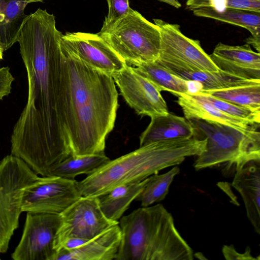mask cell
Here are the masks:
<instances>
[{
	"instance_id": "ba28073f",
	"label": "cell",
	"mask_w": 260,
	"mask_h": 260,
	"mask_svg": "<svg viewBox=\"0 0 260 260\" xmlns=\"http://www.w3.org/2000/svg\"><path fill=\"white\" fill-rule=\"evenodd\" d=\"M60 215L61 222L53 243L56 253L69 238L90 240L119 223L118 221L111 220L104 215L97 197L81 196Z\"/></svg>"
},
{
	"instance_id": "6da1fadb",
	"label": "cell",
	"mask_w": 260,
	"mask_h": 260,
	"mask_svg": "<svg viewBox=\"0 0 260 260\" xmlns=\"http://www.w3.org/2000/svg\"><path fill=\"white\" fill-rule=\"evenodd\" d=\"M55 18L39 8L24 19L17 39L28 81L27 101L11 135V154L37 175L71 155L65 125L60 41Z\"/></svg>"
},
{
	"instance_id": "ffe728a7",
	"label": "cell",
	"mask_w": 260,
	"mask_h": 260,
	"mask_svg": "<svg viewBox=\"0 0 260 260\" xmlns=\"http://www.w3.org/2000/svg\"><path fill=\"white\" fill-rule=\"evenodd\" d=\"M44 0H0V47L4 52L17 39L20 28L27 17L24 10L28 4Z\"/></svg>"
},
{
	"instance_id": "7a4b0ae2",
	"label": "cell",
	"mask_w": 260,
	"mask_h": 260,
	"mask_svg": "<svg viewBox=\"0 0 260 260\" xmlns=\"http://www.w3.org/2000/svg\"><path fill=\"white\" fill-rule=\"evenodd\" d=\"M61 50L64 121L71 155L105 153L118 107L114 80Z\"/></svg>"
},
{
	"instance_id": "e575fe53",
	"label": "cell",
	"mask_w": 260,
	"mask_h": 260,
	"mask_svg": "<svg viewBox=\"0 0 260 260\" xmlns=\"http://www.w3.org/2000/svg\"><path fill=\"white\" fill-rule=\"evenodd\" d=\"M3 52L4 51L0 47V60H2L3 58Z\"/></svg>"
},
{
	"instance_id": "d6a6232c",
	"label": "cell",
	"mask_w": 260,
	"mask_h": 260,
	"mask_svg": "<svg viewBox=\"0 0 260 260\" xmlns=\"http://www.w3.org/2000/svg\"><path fill=\"white\" fill-rule=\"evenodd\" d=\"M245 42L246 44L252 45L255 49L257 52L259 53L260 51V35L252 36L247 38Z\"/></svg>"
},
{
	"instance_id": "f546056e",
	"label": "cell",
	"mask_w": 260,
	"mask_h": 260,
	"mask_svg": "<svg viewBox=\"0 0 260 260\" xmlns=\"http://www.w3.org/2000/svg\"><path fill=\"white\" fill-rule=\"evenodd\" d=\"M14 80V78L10 72L9 67L0 68V100L11 93Z\"/></svg>"
},
{
	"instance_id": "ac0fdd59",
	"label": "cell",
	"mask_w": 260,
	"mask_h": 260,
	"mask_svg": "<svg viewBox=\"0 0 260 260\" xmlns=\"http://www.w3.org/2000/svg\"><path fill=\"white\" fill-rule=\"evenodd\" d=\"M118 224L108 229L81 247L74 250L61 249L54 260H113L120 245Z\"/></svg>"
},
{
	"instance_id": "277c9868",
	"label": "cell",
	"mask_w": 260,
	"mask_h": 260,
	"mask_svg": "<svg viewBox=\"0 0 260 260\" xmlns=\"http://www.w3.org/2000/svg\"><path fill=\"white\" fill-rule=\"evenodd\" d=\"M121 240L115 260H192L193 250L160 204L139 208L118 223Z\"/></svg>"
},
{
	"instance_id": "d590c367",
	"label": "cell",
	"mask_w": 260,
	"mask_h": 260,
	"mask_svg": "<svg viewBox=\"0 0 260 260\" xmlns=\"http://www.w3.org/2000/svg\"><path fill=\"white\" fill-rule=\"evenodd\" d=\"M175 1H178V0H175Z\"/></svg>"
},
{
	"instance_id": "9a60e30c",
	"label": "cell",
	"mask_w": 260,
	"mask_h": 260,
	"mask_svg": "<svg viewBox=\"0 0 260 260\" xmlns=\"http://www.w3.org/2000/svg\"><path fill=\"white\" fill-rule=\"evenodd\" d=\"M156 60L181 78L199 84L200 92L260 83V80L246 79L220 70L217 72H208L182 63L160 58Z\"/></svg>"
},
{
	"instance_id": "3957f363",
	"label": "cell",
	"mask_w": 260,
	"mask_h": 260,
	"mask_svg": "<svg viewBox=\"0 0 260 260\" xmlns=\"http://www.w3.org/2000/svg\"><path fill=\"white\" fill-rule=\"evenodd\" d=\"M206 139L192 137L158 141L139 148L107 163L77 182L83 197H98L116 187L142 181L167 168L181 164L186 157L205 151Z\"/></svg>"
},
{
	"instance_id": "e0dca14e",
	"label": "cell",
	"mask_w": 260,
	"mask_h": 260,
	"mask_svg": "<svg viewBox=\"0 0 260 260\" xmlns=\"http://www.w3.org/2000/svg\"><path fill=\"white\" fill-rule=\"evenodd\" d=\"M176 101L187 120L197 119L230 126L243 133L248 134L259 128V124H251L243 119L228 115L205 101L197 99L189 93H178Z\"/></svg>"
},
{
	"instance_id": "8fae6325",
	"label": "cell",
	"mask_w": 260,
	"mask_h": 260,
	"mask_svg": "<svg viewBox=\"0 0 260 260\" xmlns=\"http://www.w3.org/2000/svg\"><path fill=\"white\" fill-rule=\"evenodd\" d=\"M60 46L72 56L111 76L127 64L98 33L67 32L61 37Z\"/></svg>"
},
{
	"instance_id": "5bb4252c",
	"label": "cell",
	"mask_w": 260,
	"mask_h": 260,
	"mask_svg": "<svg viewBox=\"0 0 260 260\" xmlns=\"http://www.w3.org/2000/svg\"><path fill=\"white\" fill-rule=\"evenodd\" d=\"M209 56L222 71L251 80H260V54L245 44L231 46L219 43Z\"/></svg>"
},
{
	"instance_id": "f1b7e54d",
	"label": "cell",
	"mask_w": 260,
	"mask_h": 260,
	"mask_svg": "<svg viewBox=\"0 0 260 260\" xmlns=\"http://www.w3.org/2000/svg\"><path fill=\"white\" fill-rule=\"evenodd\" d=\"M108 5V13L103 22L101 30L112 26L119 20L124 17L131 9L129 0H107Z\"/></svg>"
},
{
	"instance_id": "44dd1931",
	"label": "cell",
	"mask_w": 260,
	"mask_h": 260,
	"mask_svg": "<svg viewBox=\"0 0 260 260\" xmlns=\"http://www.w3.org/2000/svg\"><path fill=\"white\" fill-rule=\"evenodd\" d=\"M148 178L140 182L118 186L109 192L97 197L104 215L111 220L118 221L141 193Z\"/></svg>"
},
{
	"instance_id": "1f68e13d",
	"label": "cell",
	"mask_w": 260,
	"mask_h": 260,
	"mask_svg": "<svg viewBox=\"0 0 260 260\" xmlns=\"http://www.w3.org/2000/svg\"><path fill=\"white\" fill-rule=\"evenodd\" d=\"M89 240H90L79 237H70L68 238L63 243L60 250H71L76 249L81 247Z\"/></svg>"
},
{
	"instance_id": "9c48e42d",
	"label": "cell",
	"mask_w": 260,
	"mask_h": 260,
	"mask_svg": "<svg viewBox=\"0 0 260 260\" xmlns=\"http://www.w3.org/2000/svg\"><path fill=\"white\" fill-rule=\"evenodd\" d=\"M77 182L57 176L39 177L24 189L22 211L60 214L81 197Z\"/></svg>"
},
{
	"instance_id": "d6986e66",
	"label": "cell",
	"mask_w": 260,
	"mask_h": 260,
	"mask_svg": "<svg viewBox=\"0 0 260 260\" xmlns=\"http://www.w3.org/2000/svg\"><path fill=\"white\" fill-rule=\"evenodd\" d=\"M140 137V146L149 143L194 137L195 130L188 120L169 112L150 117Z\"/></svg>"
},
{
	"instance_id": "7c38bea8",
	"label": "cell",
	"mask_w": 260,
	"mask_h": 260,
	"mask_svg": "<svg viewBox=\"0 0 260 260\" xmlns=\"http://www.w3.org/2000/svg\"><path fill=\"white\" fill-rule=\"evenodd\" d=\"M111 76L123 98L138 115L151 117L169 112L161 91L134 67L126 64Z\"/></svg>"
},
{
	"instance_id": "d4e9b609",
	"label": "cell",
	"mask_w": 260,
	"mask_h": 260,
	"mask_svg": "<svg viewBox=\"0 0 260 260\" xmlns=\"http://www.w3.org/2000/svg\"><path fill=\"white\" fill-rule=\"evenodd\" d=\"M201 92L260 112V83Z\"/></svg>"
},
{
	"instance_id": "2e32d148",
	"label": "cell",
	"mask_w": 260,
	"mask_h": 260,
	"mask_svg": "<svg viewBox=\"0 0 260 260\" xmlns=\"http://www.w3.org/2000/svg\"><path fill=\"white\" fill-rule=\"evenodd\" d=\"M232 185L241 194L247 217L260 234V160L249 161L236 171Z\"/></svg>"
},
{
	"instance_id": "4316f807",
	"label": "cell",
	"mask_w": 260,
	"mask_h": 260,
	"mask_svg": "<svg viewBox=\"0 0 260 260\" xmlns=\"http://www.w3.org/2000/svg\"><path fill=\"white\" fill-rule=\"evenodd\" d=\"M189 94L194 98L207 102L216 108L232 116L247 121L251 124L260 123V112L232 104L207 93L197 92Z\"/></svg>"
},
{
	"instance_id": "cb8c5ba5",
	"label": "cell",
	"mask_w": 260,
	"mask_h": 260,
	"mask_svg": "<svg viewBox=\"0 0 260 260\" xmlns=\"http://www.w3.org/2000/svg\"><path fill=\"white\" fill-rule=\"evenodd\" d=\"M192 12L196 16L237 25L248 30L252 36L260 35V12L235 8L218 10L211 8L197 9Z\"/></svg>"
},
{
	"instance_id": "52a82bcc",
	"label": "cell",
	"mask_w": 260,
	"mask_h": 260,
	"mask_svg": "<svg viewBox=\"0 0 260 260\" xmlns=\"http://www.w3.org/2000/svg\"><path fill=\"white\" fill-rule=\"evenodd\" d=\"M39 177L24 161L12 154L0 161V254L7 251L18 227L24 190Z\"/></svg>"
},
{
	"instance_id": "836d02e7",
	"label": "cell",
	"mask_w": 260,
	"mask_h": 260,
	"mask_svg": "<svg viewBox=\"0 0 260 260\" xmlns=\"http://www.w3.org/2000/svg\"><path fill=\"white\" fill-rule=\"evenodd\" d=\"M159 1L165 3L169 4L176 8H179L181 5V4L175 0H158Z\"/></svg>"
},
{
	"instance_id": "484cf974",
	"label": "cell",
	"mask_w": 260,
	"mask_h": 260,
	"mask_svg": "<svg viewBox=\"0 0 260 260\" xmlns=\"http://www.w3.org/2000/svg\"><path fill=\"white\" fill-rule=\"evenodd\" d=\"M179 172L180 169L175 166L165 173H156L149 176L144 188L135 200L140 202L141 207L149 206L164 200L174 177Z\"/></svg>"
},
{
	"instance_id": "8d00e7d4",
	"label": "cell",
	"mask_w": 260,
	"mask_h": 260,
	"mask_svg": "<svg viewBox=\"0 0 260 260\" xmlns=\"http://www.w3.org/2000/svg\"><path fill=\"white\" fill-rule=\"evenodd\" d=\"M0 259H1V258H0Z\"/></svg>"
},
{
	"instance_id": "4dcf8cb0",
	"label": "cell",
	"mask_w": 260,
	"mask_h": 260,
	"mask_svg": "<svg viewBox=\"0 0 260 260\" xmlns=\"http://www.w3.org/2000/svg\"><path fill=\"white\" fill-rule=\"evenodd\" d=\"M222 251L226 259H256L251 254L249 247H247L244 253H238L233 245L223 246Z\"/></svg>"
},
{
	"instance_id": "7402d4cb",
	"label": "cell",
	"mask_w": 260,
	"mask_h": 260,
	"mask_svg": "<svg viewBox=\"0 0 260 260\" xmlns=\"http://www.w3.org/2000/svg\"><path fill=\"white\" fill-rule=\"evenodd\" d=\"M134 68L138 73L153 83L160 91H167L174 95L192 93L190 81L174 74L156 60Z\"/></svg>"
},
{
	"instance_id": "5b68a950",
	"label": "cell",
	"mask_w": 260,
	"mask_h": 260,
	"mask_svg": "<svg viewBox=\"0 0 260 260\" xmlns=\"http://www.w3.org/2000/svg\"><path fill=\"white\" fill-rule=\"evenodd\" d=\"M200 139H206L205 151L193 164L196 171L219 166L235 172L249 161L260 160V133L256 128L248 134L230 126L203 120H188Z\"/></svg>"
},
{
	"instance_id": "4fadbf2b",
	"label": "cell",
	"mask_w": 260,
	"mask_h": 260,
	"mask_svg": "<svg viewBox=\"0 0 260 260\" xmlns=\"http://www.w3.org/2000/svg\"><path fill=\"white\" fill-rule=\"evenodd\" d=\"M160 32L158 58L182 63L208 72H217L218 68L202 48L200 41L185 36L180 26L160 19H153Z\"/></svg>"
},
{
	"instance_id": "8992f818",
	"label": "cell",
	"mask_w": 260,
	"mask_h": 260,
	"mask_svg": "<svg viewBox=\"0 0 260 260\" xmlns=\"http://www.w3.org/2000/svg\"><path fill=\"white\" fill-rule=\"evenodd\" d=\"M98 34L128 64L136 67L159 57L158 26L132 8L112 26Z\"/></svg>"
},
{
	"instance_id": "30bf717a",
	"label": "cell",
	"mask_w": 260,
	"mask_h": 260,
	"mask_svg": "<svg viewBox=\"0 0 260 260\" xmlns=\"http://www.w3.org/2000/svg\"><path fill=\"white\" fill-rule=\"evenodd\" d=\"M61 222L60 214L27 212L22 237L12 258L54 260V240Z\"/></svg>"
},
{
	"instance_id": "83f0119b",
	"label": "cell",
	"mask_w": 260,
	"mask_h": 260,
	"mask_svg": "<svg viewBox=\"0 0 260 260\" xmlns=\"http://www.w3.org/2000/svg\"><path fill=\"white\" fill-rule=\"evenodd\" d=\"M186 6L191 11L204 8L218 10L235 8L260 12V0H188Z\"/></svg>"
},
{
	"instance_id": "603a6c76",
	"label": "cell",
	"mask_w": 260,
	"mask_h": 260,
	"mask_svg": "<svg viewBox=\"0 0 260 260\" xmlns=\"http://www.w3.org/2000/svg\"><path fill=\"white\" fill-rule=\"evenodd\" d=\"M110 160L105 153L81 156L71 155L52 166L46 176H57L75 180L76 177L81 174H90Z\"/></svg>"
}]
</instances>
